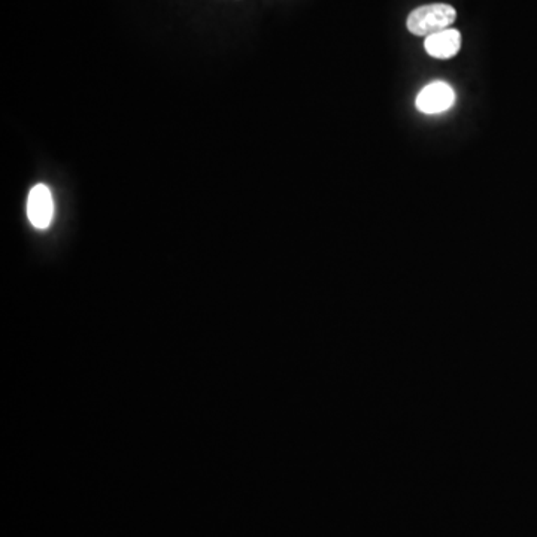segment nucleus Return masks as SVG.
I'll list each match as a JSON object with an SVG mask.
<instances>
[{
	"label": "nucleus",
	"mask_w": 537,
	"mask_h": 537,
	"mask_svg": "<svg viewBox=\"0 0 537 537\" xmlns=\"http://www.w3.org/2000/svg\"><path fill=\"white\" fill-rule=\"evenodd\" d=\"M457 11L451 5L430 4L414 9L408 16L407 26L415 36H430L433 33L451 29L456 23Z\"/></svg>",
	"instance_id": "nucleus-1"
},
{
	"label": "nucleus",
	"mask_w": 537,
	"mask_h": 537,
	"mask_svg": "<svg viewBox=\"0 0 537 537\" xmlns=\"http://www.w3.org/2000/svg\"><path fill=\"white\" fill-rule=\"evenodd\" d=\"M27 217L33 227L39 230L48 229L53 222V194L46 184H37L30 190L27 199Z\"/></svg>",
	"instance_id": "nucleus-3"
},
{
	"label": "nucleus",
	"mask_w": 537,
	"mask_h": 537,
	"mask_svg": "<svg viewBox=\"0 0 537 537\" xmlns=\"http://www.w3.org/2000/svg\"><path fill=\"white\" fill-rule=\"evenodd\" d=\"M454 103H456V91L449 84L443 81L431 82L424 87L415 100L417 109L427 115L449 111L454 107Z\"/></svg>",
	"instance_id": "nucleus-2"
},
{
	"label": "nucleus",
	"mask_w": 537,
	"mask_h": 537,
	"mask_svg": "<svg viewBox=\"0 0 537 537\" xmlns=\"http://www.w3.org/2000/svg\"><path fill=\"white\" fill-rule=\"evenodd\" d=\"M424 48H426L427 54L433 58L447 60V58L456 57L461 49V33L456 29L433 33L430 36L426 37Z\"/></svg>",
	"instance_id": "nucleus-4"
}]
</instances>
